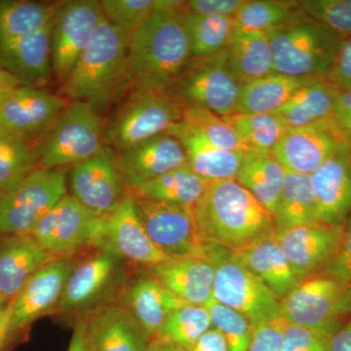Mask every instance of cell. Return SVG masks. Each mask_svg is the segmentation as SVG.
I'll list each match as a JSON object with an SVG mask.
<instances>
[{
	"mask_svg": "<svg viewBox=\"0 0 351 351\" xmlns=\"http://www.w3.org/2000/svg\"><path fill=\"white\" fill-rule=\"evenodd\" d=\"M191 209L204 244L237 252L276 232L274 217L237 180L209 182Z\"/></svg>",
	"mask_w": 351,
	"mask_h": 351,
	"instance_id": "6da1fadb",
	"label": "cell"
},
{
	"mask_svg": "<svg viewBox=\"0 0 351 351\" xmlns=\"http://www.w3.org/2000/svg\"><path fill=\"white\" fill-rule=\"evenodd\" d=\"M182 16L156 9L132 34L128 82L134 88L168 89L186 68L191 55Z\"/></svg>",
	"mask_w": 351,
	"mask_h": 351,
	"instance_id": "7a4b0ae2",
	"label": "cell"
},
{
	"mask_svg": "<svg viewBox=\"0 0 351 351\" xmlns=\"http://www.w3.org/2000/svg\"><path fill=\"white\" fill-rule=\"evenodd\" d=\"M128 43L129 36L121 29L104 21L62 84V94L97 110L106 107L128 82Z\"/></svg>",
	"mask_w": 351,
	"mask_h": 351,
	"instance_id": "3957f363",
	"label": "cell"
},
{
	"mask_svg": "<svg viewBox=\"0 0 351 351\" xmlns=\"http://www.w3.org/2000/svg\"><path fill=\"white\" fill-rule=\"evenodd\" d=\"M267 34L274 54V73L295 77L326 78L343 40L304 14Z\"/></svg>",
	"mask_w": 351,
	"mask_h": 351,
	"instance_id": "277c9868",
	"label": "cell"
},
{
	"mask_svg": "<svg viewBox=\"0 0 351 351\" xmlns=\"http://www.w3.org/2000/svg\"><path fill=\"white\" fill-rule=\"evenodd\" d=\"M214 267L213 299L239 311L254 328L280 315V300L233 252L206 244Z\"/></svg>",
	"mask_w": 351,
	"mask_h": 351,
	"instance_id": "5b68a950",
	"label": "cell"
},
{
	"mask_svg": "<svg viewBox=\"0 0 351 351\" xmlns=\"http://www.w3.org/2000/svg\"><path fill=\"white\" fill-rule=\"evenodd\" d=\"M103 147L98 110L84 101H71L34 149L39 167L56 169L87 160Z\"/></svg>",
	"mask_w": 351,
	"mask_h": 351,
	"instance_id": "8992f818",
	"label": "cell"
},
{
	"mask_svg": "<svg viewBox=\"0 0 351 351\" xmlns=\"http://www.w3.org/2000/svg\"><path fill=\"white\" fill-rule=\"evenodd\" d=\"M184 105L168 89L134 88L133 93L106 131L108 144L122 152L165 133L181 121Z\"/></svg>",
	"mask_w": 351,
	"mask_h": 351,
	"instance_id": "52a82bcc",
	"label": "cell"
},
{
	"mask_svg": "<svg viewBox=\"0 0 351 351\" xmlns=\"http://www.w3.org/2000/svg\"><path fill=\"white\" fill-rule=\"evenodd\" d=\"M31 235L48 253L69 257L86 248L105 247L107 216L94 213L66 195L43 217Z\"/></svg>",
	"mask_w": 351,
	"mask_h": 351,
	"instance_id": "ba28073f",
	"label": "cell"
},
{
	"mask_svg": "<svg viewBox=\"0 0 351 351\" xmlns=\"http://www.w3.org/2000/svg\"><path fill=\"white\" fill-rule=\"evenodd\" d=\"M124 261L107 247L95 249L91 255L78 261L66 281L55 313L84 315L110 304L108 300L126 278Z\"/></svg>",
	"mask_w": 351,
	"mask_h": 351,
	"instance_id": "9c48e42d",
	"label": "cell"
},
{
	"mask_svg": "<svg viewBox=\"0 0 351 351\" xmlns=\"http://www.w3.org/2000/svg\"><path fill=\"white\" fill-rule=\"evenodd\" d=\"M66 195V168H40L0 195V233L32 234L39 221Z\"/></svg>",
	"mask_w": 351,
	"mask_h": 351,
	"instance_id": "30bf717a",
	"label": "cell"
},
{
	"mask_svg": "<svg viewBox=\"0 0 351 351\" xmlns=\"http://www.w3.org/2000/svg\"><path fill=\"white\" fill-rule=\"evenodd\" d=\"M195 59L173 83L175 96L184 107L206 108L221 117L234 114L242 85L228 71L226 50Z\"/></svg>",
	"mask_w": 351,
	"mask_h": 351,
	"instance_id": "8fae6325",
	"label": "cell"
},
{
	"mask_svg": "<svg viewBox=\"0 0 351 351\" xmlns=\"http://www.w3.org/2000/svg\"><path fill=\"white\" fill-rule=\"evenodd\" d=\"M105 20L100 2L95 0H73L60 4L51 32V62L62 84Z\"/></svg>",
	"mask_w": 351,
	"mask_h": 351,
	"instance_id": "7c38bea8",
	"label": "cell"
},
{
	"mask_svg": "<svg viewBox=\"0 0 351 351\" xmlns=\"http://www.w3.org/2000/svg\"><path fill=\"white\" fill-rule=\"evenodd\" d=\"M345 287L323 274L304 279L280 300V315L289 324L332 338L348 320L337 311Z\"/></svg>",
	"mask_w": 351,
	"mask_h": 351,
	"instance_id": "4fadbf2b",
	"label": "cell"
},
{
	"mask_svg": "<svg viewBox=\"0 0 351 351\" xmlns=\"http://www.w3.org/2000/svg\"><path fill=\"white\" fill-rule=\"evenodd\" d=\"M132 195L145 232L168 258L206 257V244L198 237L191 208L149 199L136 193Z\"/></svg>",
	"mask_w": 351,
	"mask_h": 351,
	"instance_id": "5bb4252c",
	"label": "cell"
},
{
	"mask_svg": "<svg viewBox=\"0 0 351 351\" xmlns=\"http://www.w3.org/2000/svg\"><path fill=\"white\" fill-rule=\"evenodd\" d=\"M77 262L73 256H69L48 263L9 302L10 334L15 343L23 338L34 321L46 314L55 313L66 281Z\"/></svg>",
	"mask_w": 351,
	"mask_h": 351,
	"instance_id": "9a60e30c",
	"label": "cell"
},
{
	"mask_svg": "<svg viewBox=\"0 0 351 351\" xmlns=\"http://www.w3.org/2000/svg\"><path fill=\"white\" fill-rule=\"evenodd\" d=\"M348 145L328 119L289 128L272 154L286 172L311 175Z\"/></svg>",
	"mask_w": 351,
	"mask_h": 351,
	"instance_id": "2e32d148",
	"label": "cell"
},
{
	"mask_svg": "<svg viewBox=\"0 0 351 351\" xmlns=\"http://www.w3.org/2000/svg\"><path fill=\"white\" fill-rule=\"evenodd\" d=\"M69 184L75 199L103 216L112 212L125 196L117 156L108 147L91 158L73 165Z\"/></svg>",
	"mask_w": 351,
	"mask_h": 351,
	"instance_id": "e0dca14e",
	"label": "cell"
},
{
	"mask_svg": "<svg viewBox=\"0 0 351 351\" xmlns=\"http://www.w3.org/2000/svg\"><path fill=\"white\" fill-rule=\"evenodd\" d=\"M345 226L325 223L276 232V237L301 280L321 274L329 265L343 237Z\"/></svg>",
	"mask_w": 351,
	"mask_h": 351,
	"instance_id": "ac0fdd59",
	"label": "cell"
},
{
	"mask_svg": "<svg viewBox=\"0 0 351 351\" xmlns=\"http://www.w3.org/2000/svg\"><path fill=\"white\" fill-rule=\"evenodd\" d=\"M186 163V154L179 141L167 133L132 145L117 157L124 184L133 191Z\"/></svg>",
	"mask_w": 351,
	"mask_h": 351,
	"instance_id": "d6986e66",
	"label": "cell"
},
{
	"mask_svg": "<svg viewBox=\"0 0 351 351\" xmlns=\"http://www.w3.org/2000/svg\"><path fill=\"white\" fill-rule=\"evenodd\" d=\"M66 107L62 97L41 88L20 86L0 108V127L25 140L43 136Z\"/></svg>",
	"mask_w": 351,
	"mask_h": 351,
	"instance_id": "ffe728a7",
	"label": "cell"
},
{
	"mask_svg": "<svg viewBox=\"0 0 351 351\" xmlns=\"http://www.w3.org/2000/svg\"><path fill=\"white\" fill-rule=\"evenodd\" d=\"M123 260L152 267L168 257L152 243L138 218L133 195H125L107 216L106 245Z\"/></svg>",
	"mask_w": 351,
	"mask_h": 351,
	"instance_id": "44dd1931",
	"label": "cell"
},
{
	"mask_svg": "<svg viewBox=\"0 0 351 351\" xmlns=\"http://www.w3.org/2000/svg\"><path fill=\"white\" fill-rule=\"evenodd\" d=\"M321 223L345 226L351 216V145L311 175Z\"/></svg>",
	"mask_w": 351,
	"mask_h": 351,
	"instance_id": "7402d4cb",
	"label": "cell"
},
{
	"mask_svg": "<svg viewBox=\"0 0 351 351\" xmlns=\"http://www.w3.org/2000/svg\"><path fill=\"white\" fill-rule=\"evenodd\" d=\"M53 22L38 31L0 44V68L15 76L22 86L41 88L49 82Z\"/></svg>",
	"mask_w": 351,
	"mask_h": 351,
	"instance_id": "603a6c76",
	"label": "cell"
},
{
	"mask_svg": "<svg viewBox=\"0 0 351 351\" xmlns=\"http://www.w3.org/2000/svg\"><path fill=\"white\" fill-rule=\"evenodd\" d=\"M120 301L149 343L171 314L186 304L151 274L134 279Z\"/></svg>",
	"mask_w": 351,
	"mask_h": 351,
	"instance_id": "cb8c5ba5",
	"label": "cell"
},
{
	"mask_svg": "<svg viewBox=\"0 0 351 351\" xmlns=\"http://www.w3.org/2000/svg\"><path fill=\"white\" fill-rule=\"evenodd\" d=\"M151 274L184 304L205 306L213 299L214 267L207 257L168 258Z\"/></svg>",
	"mask_w": 351,
	"mask_h": 351,
	"instance_id": "d4e9b609",
	"label": "cell"
},
{
	"mask_svg": "<svg viewBox=\"0 0 351 351\" xmlns=\"http://www.w3.org/2000/svg\"><path fill=\"white\" fill-rule=\"evenodd\" d=\"M165 133L179 141L189 167L203 180L207 182L235 180L245 152L219 149L195 126L182 120L173 124Z\"/></svg>",
	"mask_w": 351,
	"mask_h": 351,
	"instance_id": "484cf974",
	"label": "cell"
},
{
	"mask_svg": "<svg viewBox=\"0 0 351 351\" xmlns=\"http://www.w3.org/2000/svg\"><path fill=\"white\" fill-rule=\"evenodd\" d=\"M56 258L31 234L7 235L0 242V299L12 301L41 267Z\"/></svg>",
	"mask_w": 351,
	"mask_h": 351,
	"instance_id": "4316f807",
	"label": "cell"
},
{
	"mask_svg": "<svg viewBox=\"0 0 351 351\" xmlns=\"http://www.w3.org/2000/svg\"><path fill=\"white\" fill-rule=\"evenodd\" d=\"M83 317L92 350L147 351L149 341L119 304H105Z\"/></svg>",
	"mask_w": 351,
	"mask_h": 351,
	"instance_id": "83f0119b",
	"label": "cell"
},
{
	"mask_svg": "<svg viewBox=\"0 0 351 351\" xmlns=\"http://www.w3.org/2000/svg\"><path fill=\"white\" fill-rule=\"evenodd\" d=\"M233 253L279 300L302 281L277 241L276 232L265 235Z\"/></svg>",
	"mask_w": 351,
	"mask_h": 351,
	"instance_id": "f1b7e54d",
	"label": "cell"
},
{
	"mask_svg": "<svg viewBox=\"0 0 351 351\" xmlns=\"http://www.w3.org/2000/svg\"><path fill=\"white\" fill-rule=\"evenodd\" d=\"M225 50L226 66L239 84L274 73V54L267 32L235 27Z\"/></svg>",
	"mask_w": 351,
	"mask_h": 351,
	"instance_id": "f546056e",
	"label": "cell"
},
{
	"mask_svg": "<svg viewBox=\"0 0 351 351\" xmlns=\"http://www.w3.org/2000/svg\"><path fill=\"white\" fill-rule=\"evenodd\" d=\"M286 171L272 152H245L235 180L274 217L285 182Z\"/></svg>",
	"mask_w": 351,
	"mask_h": 351,
	"instance_id": "4dcf8cb0",
	"label": "cell"
},
{
	"mask_svg": "<svg viewBox=\"0 0 351 351\" xmlns=\"http://www.w3.org/2000/svg\"><path fill=\"white\" fill-rule=\"evenodd\" d=\"M323 77H295L272 73L242 85L234 114L271 113L282 107L301 88Z\"/></svg>",
	"mask_w": 351,
	"mask_h": 351,
	"instance_id": "1f68e13d",
	"label": "cell"
},
{
	"mask_svg": "<svg viewBox=\"0 0 351 351\" xmlns=\"http://www.w3.org/2000/svg\"><path fill=\"white\" fill-rule=\"evenodd\" d=\"M274 223L276 232L320 223L311 175L286 172Z\"/></svg>",
	"mask_w": 351,
	"mask_h": 351,
	"instance_id": "d6a6232c",
	"label": "cell"
},
{
	"mask_svg": "<svg viewBox=\"0 0 351 351\" xmlns=\"http://www.w3.org/2000/svg\"><path fill=\"white\" fill-rule=\"evenodd\" d=\"M337 88L326 78L301 88L276 112L289 128L325 121L331 117Z\"/></svg>",
	"mask_w": 351,
	"mask_h": 351,
	"instance_id": "836d02e7",
	"label": "cell"
},
{
	"mask_svg": "<svg viewBox=\"0 0 351 351\" xmlns=\"http://www.w3.org/2000/svg\"><path fill=\"white\" fill-rule=\"evenodd\" d=\"M208 184L186 163L145 182L133 193L149 199L193 208L205 193Z\"/></svg>",
	"mask_w": 351,
	"mask_h": 351,
	"instance_id": "e575fe53",
	"label": "cell"
},
{
	"mask_svg": "<svg viewBox=\"0 0 351 351\" xmlns=\"http://www.w3.org/2000/svg\"><path fill=\"white\" fill-rule=\"evenodd\" d=\"M60 4L0 0V44L43 29L54 19Z\"/></svg>",
	"mask_w": 351,
	"mask_h": 351,
	"instance_id": "d590c367",
	"label": "cell"
},
{
	"mask_svg": "<svg viewBox=\"0 0 351 351\" xmlns=\"http://www.w3.org/2000/svg\"><path fill=\"white\" fill-rule=\"evenodd\" d=\"M211 328L206 307L186 304L171 314L151 343L189 351Z\"/></svg>",
	"mask_w": 351,
	"mask_h": 351,
	"instance_id": "8d00e7d4",
	"label": "cell"
},
{
	"mask_svg": "<svg viewBox=\"0 0 351 351\" xmlns=\"http://www.w3.org/2000/svg\"><path fill=\"white\" fill-rule=\"evenodd\" d=\"M182 20L193 58L213 56L225 50L235 29L233 17L186 13Z\"/></svg>",
	"mask_w": 351,
	"mask_h": 351,
	"instance_id": "74e56055",
	"label": "cell"
},
{
	"mask_svg": "<svg viewBox=\"0 0 351 351\" xmlns=\"http://www.w3.org/2000/svg\"><path fill=\"white\" fill-rule=\"evenodd\" d=\"M38 156L25 138L0 127V195L38 169Z\"/></svg>",
	"mask_w": 351,
	"mask_h": 351,
	"instance_id": "f35d334b",
	"label": "cell"
},
{
	"mask_svg": "<svg viewBox=\"0 0 351 351\" xmlns=\"http://www.w3.org/2000/svg\"><path fill=\"white\" fill-rule=\"evenodd\" d=\"M237 132L248 151L272 152L289 130L276 113L232 114L223 117Z\"/></svg>",
	"mask_w": 351,
	"mask_h": 351,
	"instance_id": "ab89813d",
	"label": "cell"
},
{
	"mask_svg": "<svg viewBox=\"0 0 351 351\" xmlns=\"http://www.w3.org/2000/svg\"><path fill=\"white\" fill-rule=\"evenodd\" d=\"M299 1L244 0L233 16L237 29L267 32L302 15Z\"/></svg>",
	"mask_w": 351,
	"mask_h": 351,
	"instance_id": "60d3db41",
	"label": "cell"
},
{
	"mask_svg": "<svg viewBox=\"0 0 351 351\" xmlns=\"http://www.w3.org/2000/svg\"><path fill=\"white\" fill-rule=\"evenodd\" d=\"M182 121L195 126L205 138L221 149L248 152L237 132L223 117L200 107H184Z\"/></svg>",
	"mask_w": 351,
	"mask_h": 351,
	"instance_id": "b9f144b4",
	"label": "cell"
},
{
	"mask_svg": "<svg viewBox=\"0 0 351 351\" xmlns=\"http://www.w3.org/2000/svg\"><path fill=\"white\" fill-rule=\"evenodd\" d=\"M205 307L211 318L212 328L223 336L228 351H248L254 332L250 320L214 299Z\"/></svg>",
	"mask_w": 351,
	"mask_h": 351,
	"instance_id": "7bdbcfd3",
	"label": "cell"
},
{
	"mask_svg": "<svg viewBox=\"0 0 351 351\" xmlns=\"http://www.w3.org/2000/svg\"><path fill=\"white\" fill-rule=\"evenodd\" d=\"M300 10L339 36H351V0H302Z\"/></svg>",
	"mask_w": 351,
	"mask_h": 351,
	"instance_id": "ee69618b",
	"label": "cell"
},
{
	"mask_svg": "<svg viewBox=\"0 0 351 351\" xmlns=\"http://www.w3.org/2000/svg\"><path fill=\"white\" fill-rule=\"evenodd\" d=\"M157 0H103L100 2L106 19L121 29L127 36L154 10Z\"/></svg>",
	"mask_w": 351,
	"mask_h": 351,
	"instance_id": "f6af8a7d",
	"label": "cell"
},
{
	"mask_svg": "<svg viewBox=\"0 0 351 351\" xmlns=\"http://www.w3.org/2000/svg\"><path fill=\"white\" fill-rule=\"evenodd\" d=\"M331 339L320 332L286 322L283 331L282 351H331Z\"/></svg>",
	"mask_w": 351,
	"mask_h": 351,
	"instance_id": "bcb514c9",
	"label": "cell"
},
{
	"mask_svg": "<svg viewBox=\"0 0 351 351\" xmlns=\"http://www.w3.org/2000/svg\"><path fill=\"white\" fill-rule=\"evenodd\" d=\"M321 274L343 286L351 283V216L345 223L343 240L336 256Z\"/></svg>",
	"mask_w": 351,
	"mask_h": 351,
	"instance_id": "7dc6e473",
	"label": "cell"
},
{
	"mask_svg": "<svg viewBox=\"0 0 351 351\" xmlns=\"http://www.w3.org/2000/svg\"><path fill=\"white\" fill-rule=\"evenodd\" d=\"M286 321L282 316L254 328L248 351H282L283 331Z\"/></svg>",
	"mask_w": 351,
	"mask_h": 351,
	"instance_id": "c3c4849f",
	"label": "cell"
},
{
	"mask_svg": "<svg viewBox=\"0 0 351 351\" xmlns=\"http://www.w3.org/2000/svg\"><path fill=\"white\" fill-rule=\"evenodd\" d=\"M326 80L338 90H351V36L339 44Z\"/></svg>",
	"mask_w": 351,
	"mask_h": 351,
	"instance_id": "681fc988",
	"label": "cell"
},
{
	"mask_svg": "<svg viewBox=\"0 0 351 351\" xmlns=\"http://www.w3.org/2000/svg\"><path fill=\"white\" fill-rule=\"evenodd\" d=\"M329 120L341 138L351 145V90L337 89Z\"/></svg>",
	"mask_w": 351,
	"mask_h": 351,
	"instance_id": "f907efd6",
	"label": "cell"
},
{
	"mask_svg": "<svg viewBox=\"0 0 351 351\" xmlns=\"http://www.w3.org/2000/svg\"><path fill=\"white\" fill-rule=\"evenodd\" d=\"M243 3L244 0H191L188 10L195 15L233 17Z\"/></svg>",
	"mask_w": 351,
	"mask_h": 351,
	"instance_id": "816d5d0a",
	"label": "cell"
},
{
	"mask_svg": "<svg viewBox=\"0 0 351 351\" xmlns=\"http://www.w3.org/2000/svg\"><path fill=\"white\" fill-rule=\"evenodd\" d=\"M189 351H228L225 339L216 329L211 328Z\"/></svg>",
	"mask_w": 351,
	"mask_h": 351,
	"instance_id": "f5cc1de1",
	"label": "cell"
},
{
	"mask_svg": "<svg viewBox=\"0 0 351 351\" xmlns=\"http://www.w3.org/2000/svg\"><path fill=\"white\" fill-rule=\"evenodd\" d=\"M10 320L9 302L0 301V351H8L15 345L10 334Z\"/></svg>",
	"mask_w": 351,
	"mask_h": 351,
	"instance_id": "db71d44e",
	"label": "cell"
},
{
	"mask_svg": "<svg viewBox=\"0 0 351 351\" xmlns=\"http://www.w3.org/2000/svg\"><path fill=\"white\" fill-rule=\"evenodd\" d=\"M68 351H93L88 341L84 317L76 320Z\"/></svg>",
	"mask_w": 351,
	"mask_h": 351,
	"instance_id": "11a10c76",
	"label": "cell"
},
{
	"mask_svg": "<svg viewBox=\"0 0 351 351\" xmlns=\"http://www.w3.org/2000/svg\"><path fill=\"white\" fill-rule=\"evenodd\" d=\"M331 351H351V315L343 326L332 337Z\"/></svg>",
	"mask_w": 351,
	"mask_h": 351,
	"instance_id": "9f6ffc18",
	"label": "cell"
},
{
	"mask_svg": "<svg viewBox=\"0 0 351 351\" xmlns=\"http://www.w3.org/2000/svg\"><path fill=\"white\" fill-rule=\"evenodd\" d=\"M20 86H22V84L15 76L5 69L0 68V108L11 94Z\"/></svg>",
	"mask_w": 351,
	"mask_h": 351,
	"instance_id": "6f0895ef",
	"label": "cell"
},
{
	"mask_svg": "<svg viewBox=\"0 0 351 351\" xmlns=\"http://www.w3.org/2000/svg\"><path fill=\"white\" fill-rule=\"evenodd\" d=\"M337 311L345 317H350L351 315V283L343 289L337 304Z\"/></svg>",
	"mask_w": 351,
	"mask_h": 351,
	"instance_id": "680465c9",
	"label": "cell"
},
{
	"mask_svg": "<svg viewBox=\"0 0 351 351\" xmlns=\"http://www.w3.org/2000/svg\"><path fill=\"white\" fill-rule=\"evenodd\" d=\"M147 351H184L171 346L159 345V343H149Z\"/></svg>",
	"mask_w": 351,
	"mask_h": 351,
	"instance_id": "91938a15",
	"label": "cell"
},
{
	"mask_svg": "<svg viewBox=\"0 0 351 351\" xmlns=\"http://www.w3.org/2000/svg\"><path fill=\"white\" fill-rule=\"evenodd\" d=\"M0 301H2V300H1V299H0Z\"/></svg>",
	"mask_w": 351,
	"mask_h": 351,
	"instance_id": "94428289",
	"label": "cell"
}]
</instances>
